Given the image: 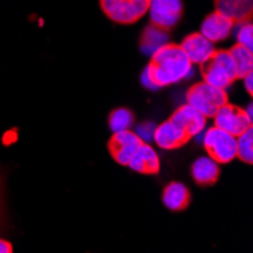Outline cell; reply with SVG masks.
<instances>
[{
	"label": "cell",
	"mask_w": 253,
	"mask_h": 253,
	"mask_svg": "<svg viewBox=\"0 0 253 253\" xmlns=\"http://www.w3.org/2000/svg\"><path fill=\"white\" fill-rule=\"evenodd\" d=\"M191 70L193 64L180 44L166 42L150 55V62L143 75V84L150 89L169 86L188 78Z\"/></svg>",
	"instance_id": "6da1fadb"
},
{
	"label": "cell",
	"mask_w": 253,
	"mask_h": 253,
	"mask_svg": "<svg viewBox=\"0 0 253 253\" xmlns=\"http://www.w3.org/2000/svg\"><path fill=\"white\" fill-rule=\"evenodd\" d=\"M200 75L205 82L226 89L238 81L237 68L229 50H214L200 64Z\"/></svg>",
	"instance_id": "7a4b0ae2"
},
{
	"label": "cell",
	"mask_w": 253,
	"mask_h": 253,
	"mask_svg": "<svg viewBox=\"0 0 253 253\" xmlns=\"http://www.w3.org/2000/svg\"><path fill=\"white\" fill-rule=\"evenodd\" d=\"M187 103L202 112L206 119H212L218 109L229 102L226 89L214 86L208 82H196L187 91Z\"/></svg>",
	"instance_id": "3957f363"
},
{
	"label": "cell",
	"mask_w": 253,
	"mask_h": 253,
	"mask_svg": "<svg viewBox=\"0 0 253 253\" xmlns=\"http://www.w3.org/2000/svg\"><path fill=\"white\" fill-rule=\"evenodd\" d=\"M99 3L111 21L129 26L149 12L150 0H99Z\"/></svg>",
	"instance_id": "277c9868"
},
{
	"label": "cell",
	"mask_w": 253,
	"mask_h": 253,
	"mask_svg": "<svg viewBox=\"0 0 253 253\" xmlns=\"http://www.w3.org/2000/svg\"><path fill=\"white\" fill-rule=\"evenodd\" d=\"M203 147L217 164H229L237 158V138L215 126L205 132Z\"/></svg>",
	"instance_id": "5b68a950"
},
{
	"label": "cell",
	"mask_w": 253,
	"mask_h": 253,
	"mask_svg": "<svg viewBox=\"0 0 253 253\" xmlns=\"http://www.w3.org/2000/svg\"><path fill=\"white\" fill-rule=\"evenodd\" d=\"M182 0H150L149 17L150 23L156 28L171 32L183 17Z\"/></svg>",
	"instance_id": "8992f818"
},
{
	"label": "cell",
	"mask_w": 253,
	"mask_h": 253,
	"mask_svg": "<svg viewBox=\"0 0 253 253\" xmlns=\"http://www.w3.org/2000/svg\"><path fill=\"white\" fill-rule=\"evenodd\" d=\"M143 143L144 141L136 132H132L130 129L119 130L114 132V135L108 140V152L119 166L127 167L129 161Z\"/></svg>",
	"instance_id": "52a82bcc"
},
{
	"label": "cell",
	"mask_w": 253,
	"mask_h": 253,
	"mask_svg": "<svg viewBox=\"0 0 253 253\" xmlns=\"http://www.w3.org/2000/svg\"><path fill=\"white\" fill-rule=\"evenodd\" d=\"M212 119L215 127L234 135L235 138L244 133L249 127H252V120L246 114V109L229 102L218 109V112Z\"/></svg>",
	"instance_id": "ba28073f"
},
{
	"label": "cell",
	"mask_w": 253,
	"mask_h": 253,
	"mask_svg": "<svg viewBox=\"0 0 253 253\" xmlns=\"http://www.w3.org/2000/svg\"><path fill=\"white\" fill-rule=\"evenodd\" d=\"M235 26L237 25L229 17H226L224 14H221L218 11H214L206 15L205 20L202 21L200 34L215 44V42L224 41L231 37Z\"/></svg>",
	"instance_id": "9c48e42d"
},
{
	"label": "cell",
	"mask_w": 253,
	"mask_h": 253,
	"mask_svg": "<svg viewBox=\"0 0 253 253\" xmlns=\"http://www.w3.org/2000/svg\"><path fill=\"white\" fill-rule=\"evenodd\" d=\"M152 138L164 150H176L191 141V138L170 119L155 127Z\"/></svg>",
	"instance_id": "30bf717a"
},
{
	"label": "cell",
	"mask_w": 253,
	"mask_h": 253,
	"mask_svg": "<svg viewBox=\"0 0 253 253\" xmlns=\"http://www.w3.org/2000/svg\"><path fill=\"white\" fill-rule=\"evenodd\" d=\"M170 120L173 123H176L183 132H185L191 140L199 135L205 126H206V119L202 112H199L196 108H193L191 105H180L173 114H171V117Z\"/></svg>",
	"instance_id": "8fae6325"
},
{
	"label": "cell",
	"mask_w": 253,
	"mask_h": 253,
	"mask_svg": "<svg viewBox=\"0 0 253 253\" xmlns=\"http://www.w3.org/2000/svg\"><path fill=\"white\" fill-rule=\"evenodd\" d=\"M182 50L185 52L191 64L200 65L206 58H208L214 50V42H211L208 38H205L200 32H191L180 42Z\"/></svg>",
	"instance_id": "7c38bea8"
},
{
	"label": "cell",
	"mask_w": 253,
	"mask_h": 253,
	"mask_svg": "<svg viewBox=\"0 0 253 253\" xmlns=\"http://www.w3.org/2000/svg\"><path fill=\"white\" fill-rule=\"evenodd\" d=\"M127 167L140 174L155 176L161 171V161L155 149L150 144L143 143L140 149L135 152L132 159L129 161Z\"/></svg>",
	"instance_id": "4fadbf2b"
},
{
	"label": "cell",
	"mask_w": 253,
	"mask_h": 253,
	"mask_svg": "<svg viewBox=\"0 0 253 253\" xmlns=\"http://www.w3.org/2000/svg\"><path fill=\"white\" fill-rule=\"evenodd\" d=\"M220 164H217L210 156H202L196 159L191 166V177L199 187L215 185L220 179Z\"/></svg>",
	"instance_id": "5bb4252c"
},
{
	"label": "cell",
	"mask_w": 253,
	"mask_h": 253,
	"mask_svg": "<svg viewBox=\"0 0 253 253\" xmlns=\"http://www.w3.org/2000/svg\"><path fill=\"white\" fill-rule=\"evenodd\" d=\"M215 11L231 18L235 25L252 21L253 0H214Z\"/></svg>",
	"instance_id": "9a60e30c"
},
{
	"label": "cell",
	"mask_w": 253,
	"mask_h": 253,
	"mask_svg": "<svg viewBox=\"0 0 253 253\" xmlns=\"http://www.w3.org/2000/svg\"><path fill=\"white\" fill-rule=\"evenodd\" d=\"M163 203L167 210L173 212L185 211L191 203V193L187 185L180 182H170L164 187Z\"/></svg>",
	"instance_id": "2e32d148"
},
{
	"label": "cell",
	"mask_w": 253,
	"mask_h": 253,
	"mask_svg": "<svg viewBox=\"0 0 253 253\" xmlns=\"http://www.w3.org/2000/svg\"><path fill=\"white\" fill-rule=\"evenodd\" d=\"M169 35L170 32L163 31L156 28L152 23L143 29V34L140 37V49L144 55H152L156 49H159L161 45H164L166 42H169Z\"/></svg>",
	"instance_id": "e0dca14e"
},
{
	"label": "cell",
	"mask_w": 253,
	"mask_h": 253,
	"mask_svg": "<svg viewBox=\"0 0 253 253\" xmlns=\"http://www.w3.org/2000/svg\"><path fill=\"white\" fill-rule=\"evenodd\" d=\"M229 52H231V55H232L238 79H243L246 75L253 72V55H252L250 49H247L246 45L237 42L232 45L231 49H229Z\"/></svg>",
	"instance_id": "ac0fdd59"
},
{
	"label": "cell",
	"mask_w": 253,
	"mask_h": 253,
	"mask_svg": "<svg viewBox=\"0 0 253 253\" xmlns=\"http://www.w3.org/2000/svg\"><path fill=\"white\" fill-rule=\"evenodd\" d=\"M135 122L133 112L127 108H117L109 112L108 123L112 132H119V130H126L130 129Z\"/></svg>",
	"instance_id": "d6986e66"
},
{
	"label": "cell",
	"mask_w": 253,
	"mask_h": 253,
	"mask_svg": "<svg viewBox=\"0 0 253 253\" xmlns=\"http://www.w3.org/2000/svg\"><path fill=\"white\" fill-rule=\"evenodd\" d=\"M253 129L249 127L244 133L237 136V158L243 163L253 164Z\"/></svg>",
	"instance_id": "ffe728a7"
},
{
	"label": "cell",
	"mask_w": 253,
	"mask_h": 253,
	"mask_svg": "<svg viewBox=\"0 0 253 253\" xmlns=\"http://www.w3.org/2000/svg\"><path fill=\"white\" fill-rule=\"evenodd\" d=\"M237 41H238V44H243L247 49L252 50V47H253V25H252V21L240 23Z\"/></svg>",
	"instance_id": "44dd1931"
},
{
	"label": "cell",
	"mask_w": 253,
	"mask_h": 253,
	"mask_svg": "<svg viewBox=\"0 0 253 253\" xmlns=\"http://www.w3.org/2000/svg\"><path fill=\"white\" fill-rule=\"evenodd\" d=\"M153 130H155V126L152 123H143L140 127H138V135L141 136L143 141H146L150 136H153Z\"/></svg>",
	"instance_id": "7402d4cb"
},
{
	"label": "cell",
	"mask_w": 253,
	"mask_h": 253,
	"mask_svg": "<svg viewBox=\"0 0 253 253\" xmlns=\"http://www.w3.org/2000/svg\"><path fill=\"white\" fill-rule=\"evenodd\" d=\"M14 252V247L9 241L6 240H2L0 238V253H12Z\"/></svg>",
	"instance_id": "603a6c76"
},
{
	"label": "cell",
	"mask_w": 253,
	"mask_h": 253,
	"mask_svg": "<svg viewBox=\"0 0 253 253\" xmlns=\"http://www.w3.org/2000/svg\"><path fill=\"white\" fill-rule=\"evenodd\" d=\"M252 75H253V72L252 73H249V75H246L244 78H243V81H244V85H246V89H247V93L252 96L253 93H252V91H253V86H252Z\"/></svg>",
	"instance_id": "cb8c5ba5"
},
{
	"label": "cell",
	"mask_w": 253,
	"mask_h": 253,
	"mask_svg": "<svg viewBox=\"0 0 253 253\" xmlns=\"http://www.w3.org/2000/svg\"><path fill=\"white\" fill-rule=\"evenodd\" d=\"M246 114L249 116V119H250V120H253V119H252V117H253V116H252V105H249V106H247V109H246Z\"/></svg>",
	"instance_id": "d4e9b609"
},
{
	"label": "cell",
	"mask_w": 253,
	"mask_h": 253,
	"mask_svg": "<svg viewBox=\"0 0 253 253\" xmlns=\"http://www.w3.org/2000/svg\"><path fill=\"white\" fill-rule=\"evenodd\" d=\"M0 205H2V179H0Z\"/></svg>",
	"instance_id": "484cf974"
}]
</instances>
